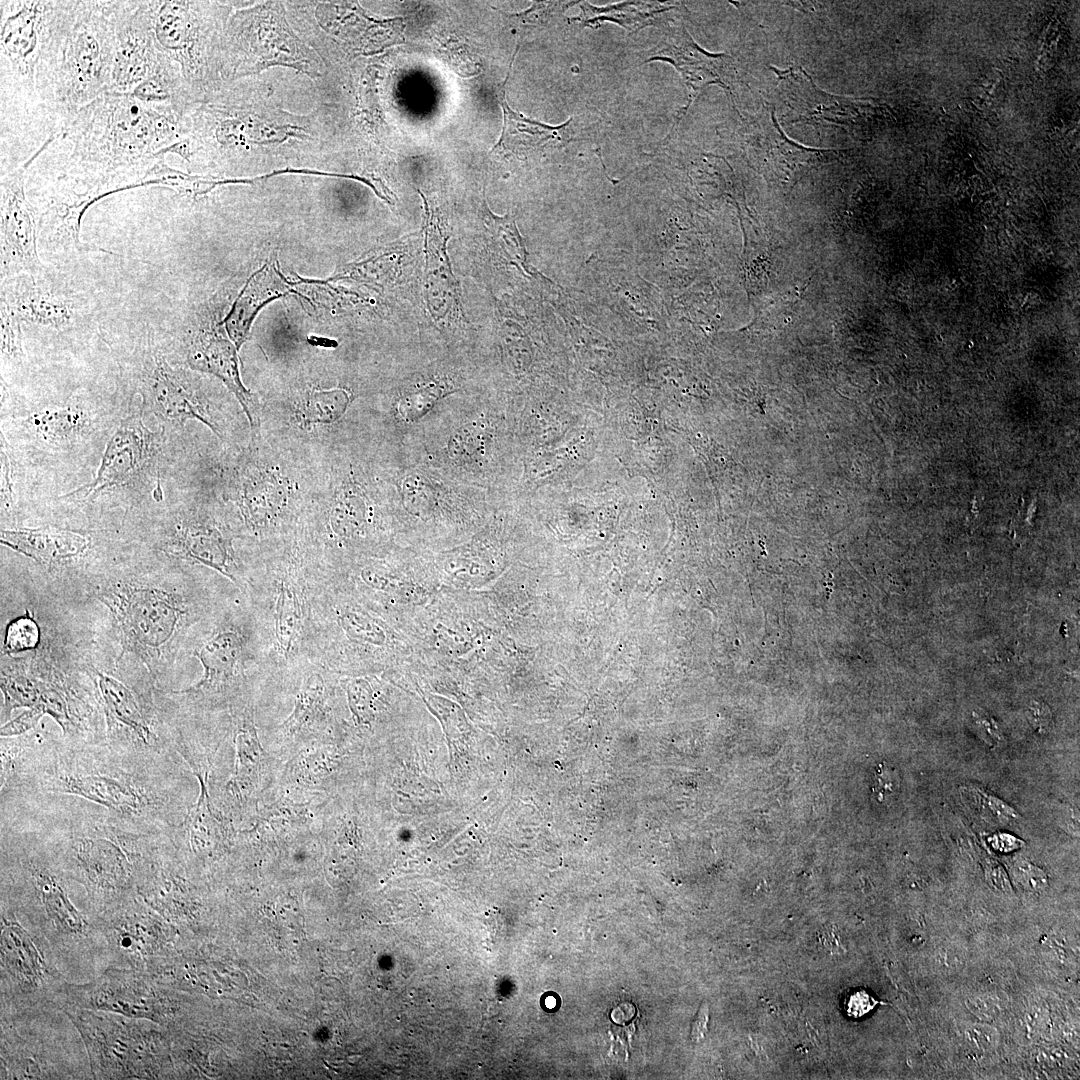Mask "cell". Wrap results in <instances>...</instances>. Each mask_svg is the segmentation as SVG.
<instances>
[{
	"instance_id": "50",
	"label": "cell",
	"mask_w": 1080,
	"mask_h": 1080,
	"mask_svg": "<svg viewBox=\"0 0 1080 1080\" xmlns=\"http://www.w3.org/2000/svg\"><path fill=\"white\" fill-rule=\"evenodd\" d=\"M989 881L998 889H1009V882L1005 872L1000 867H994L989 872Z\"/></svg>"
},
{
	"instance_id": "27",
	"label": "cell",
	"mask_w": 1080,
	"mask_h": 1080,
	"mask_svg": "<svg viewBox=\"0 0 1080 1080\" xmlns=\"http://www.w3.org/2000/svg\"><path fill=\"white\" fill-rule=\"evenodd\" d=\"M657 2H625L607 7H594L581 2V14L576 18L583 25L597 27L605 21L615 22L633 32L656 23L657 16L672 9Z\"/></svg>"
},
{
	"instance_id": "10",
	"label": "cell",
	"mask_w": 1080,
	"mask_h": 1080,
	"mask_svg": "<svg viewBox=\"0 0 1080 1080\" xmlns=\"http://www.w3.org/2000/svg\"><path fill=\"white\" fill-rule=\"evenodd\" d=\"M56 1H1V64L36 92V74Z\"/></svg>"
},
{
	"instance_id": "33",
	"label": "cell",
	"mask_w": 1080,
	"mask_h": 1080,
	"mask_svg": "<svg viewBox=\"0 0 1080 1080\" xmlns=\"http://www.w3.org/2000/svg\"><path fill=\"white\" fill-rule=\"evenodd\" d=\"M39 641V626L27 613L14 619L7 626L2 645V655H11L35 649Z\"/></svg>"
},
{
	"instance_id": "18",
	"label": "cell",
	"mask_w": 1080,
	"mask_h": 1080,
	"mask_svg": "<svg viewBox=\"0 0 1080 1080\" xmlns=\"http://www.w3.org/2000/svg\"><path fill=\"white\" fill-rule=\"evenodd\" d=\"M655 59L672 63L695 92L713 83L727 87L725 68L729 66V57L703 51L684 27L668 33L652 53L650 60Z\"/></svg>"
},
{
	"instance_id": "1",
	"label": "cell",
	"mask_w": 1080,
	"mask_h": 1080,
	"mask_svg": "<svg viewBox=\"0 0 1080 1080\" xmlns=\"http://www.w3.org/2000/svg\"><path fill=\"white\" fill-rule=\"evenodd\" d=\"M0 811L37 831L66 876L84 887L100 911L137 894L140 866L169 837L133 830L98 805L71 795L4 796Z\"/></svg>"
},
{
	"instance_id": "7",
	"label": "cell",
	"mask_w": 1080,
	"mask_h": 1080,
	"mask_svg": "<svg viewBox=\"0 0 1080 1080\" xmlns=\"http://www.w3.org/2000/svg\"><path fill=\"white\" fill-rule=\"evenodd\" d=\"M93 685L115 750L146 758L171 756L172 737L151 689L93 669Z\"/></svg>"
},
{
	"instance_id": "23",
	"label": "cell",
	"mask_w": 1080,
	"mask_h": 1080,
	"mask_svg": "<svg viewBox=\"0 0 1080 1080\" xmlns=\"http://www.w3.org/2000/svg\"><path fill=\"white\" fill-rule=\"evenodd\" d=\"M509 72L498 91V99L503 110V128L501 137L492 151L500 150L525 156L548 145H561L568 141L572 119L559 126H550L527 118L509 107L505 99V83Z\"/></svg>"
},
{
	"instance_id": "8",
	"label": "cell",
	"mask_w": 1080,
	"mask_h": 1080,
	"mask_svg": "<svg viewBox=\"0 0 1080 1080\" xmlns=\"http://www.w3.org/2000/svg\"><path fill=\"white\" fill-rule=\"evenodd\" d=\"M55 139L51 136L26 163L1 177V277L42 273L37 249V213L25 194L29 165Z\"/></svg>"
},
{
	"instance_id": "48",
	"label": "cell",
	"mask_w": 1080,
	"mask_h": 1080,
	"mask_svg": "<svg viewBox=\"0 0 1080 1080\" xmlns=\"http://www.w3.org/2000/svg\"><path fill=\"white\" fill-rule=\"evenodd\" d=\"M990 841L993 847L998 851L1006 852L1020 847V841L1018 839L1005 833L995 835Z\"/></svg>"
},
{
	"instance_id": "37",
	"label": "cell",
	"mask_w": 1080,
	"mask_h": 1080,
	"mask_svg": "<svg viewBox=\"0 0 1080 1080\" xmlns=\"http://www.w3.org/2000/svg\"><path fill=\"white\" fill-rule=\"evenodd\" d=\"M1013 875L1015 880L1029 892L1043 891L1048 883L1042 869L1022 858L1015 861Z\"/></svg>"
},
{
	"instance_id": "24",
	"label": "cell",
	"mask_w": 1080,
	"mask_h": 1080,
	"mask_svg": "<svg viewBox=\"0 0 1080 1080\" xmlns=\"http://www.w3.org/2000/svg\"><path fill=\"white\" fill-rule=\"evenodd\" d=\"M14 285L10 293L2 289L1 300L12 308L20 322L50 327L68 325L72 318L71 305L39 287L35 276L20 275Z\"/></svg>"
},
{
	"instance_id": "2",
	"label": "cell",
	"mask_w": 1080,
	"mask_h": 1080,
	"mask_svg": "<svg viewBox=\"0 0 1080 1080\" xmlns=\"http://www.w3.org/2000/svg\"><path fill=\"white\" fill-rule=\"evenodd\" d=\"M30 793L76 796L133 830L170 838L181 809L172 756L140 757L107 742L78 744L62 737L10 795Z\"/></svg>"
},
{
	"instance_id": "41",
	"label": "cell",
	"mask_w": 1080,
	"mask_h": 1080,
	"mask_svg": "<svg viewBox=\"0 0 1080 1080\" xmlns=\"http://www.w3.org/2000/svg\"><path fill=\"white\" fill-rule=\"evenodd\" d=\"M43 717L35 709H28L16 716L15 718L4 723L1 727L0 736H16L27 733L38 726L40 719Z\"/></svg>"
},
{
	"instance_id": "32",
	"label": "cell",
	"mask_w": 1080,
	"mask_h": 1080,
	"mask_svg": "<svg viewBox=\"0 0 1080 1080\" xmlns=\"http://www.w3.org/2000/svg\"><path fill=\"white\" fill-rule=\"evenodd\" d=\"M483 211L484 222L499 243L498 245L501 246L505 256L513 262L522 264L526 259V250L511 214L497 216L489 209L486 202H484Z\"/></svg>"
},
{
	"instance_id": "51",
	"label": "cell",
	"mask_w": 1080,
	"mask_h": 1080,
	"mask_svg": "<svg viewBox=\"0 0 1080 1080\" xmlns=\"http://www.w3.org/2000/svg\"><path fill=\"white\" fill-rule=\"evenodd\" d=\"M632 1007L633 1006H631V1005L624 1004V1012L623 1011L620 1012L618 1009H615L612 1014H616V1016L614 1015V1016H612V1018L614 1019L615 1022H618V1023L621 1022V1020L625 1021V1020L629 1019L634 1014V1009L629 1010Z\"/></svg>"
},
{
	"instance_id": "9",
	"label": "cell",
	"mask_w": 1080,
	"mask_h": 1080,
	"mask_svg": "<svg viewBox=\"0 0 1080 1080\" xmlns=\"http://www.w3.org/2000/svg\"><path fill=\"white\" fill-rule=\"evenodd\" d=\"M115 50L109 92L133 90L169 67L158 50L143 1H114Z\"/></svg>"
},
{
	"instance_id": "29",
	"label": "cell",
	"mask_w": 1080,
	"mask_h": 1080,
	"mask_svg": "<svg viewBox=\"0 0 1080 1080\" xmlns=\"http://www.w3.org/2000/svg\"><path fill=\"white\" fill-rule=\"evenodd\" d=\"M350 399L344 389L311 391L298 407L297 416L308 424L334 423L344 415Z\"/></svg>"
},
{
	"instance_id": "49",
	"label": "cell",
	"mask_w": 1080,
	"mask_h": 1080,
	"mask_svg": "<svg viewBox=\"0 0 1080 1080\" xmlns=\"http://www.w3.org/2000/svg\"><path fill=\"white\" fill-rule=\"evenodd\" d=\"M935 960L939 969H954L959 964L957 955L951 950L939 952Z\"/></svg>"
},
{
	"instance_id": "13",
	"label": "cell",
	"mask_w": 1080,
	"mask_h": 1080,
	"mask_svg": "<svg viewBox=\"0 0 1080 1080\" xmlns=\"http://www.w3.org/2000/svg\"><path fill=\"white\" fill-rule=\"evenodd\" d=\"M156 447V435L144 425L140 415L122 420L106 445L94 479L66 496L84 499L131 482L151 462Z\"/></svg>"
},
{
	"instance_id": "15",
	"label": "cell",
	"mask_w": 1080,
	"mask_h": 1080,
	"mask_svg": "<svg viewBox=\"0 0 1080 1080\" xmlns=\"http://www.w3.org/2000/svg\"><path fill=\"white\" fill-rule=\"evenodd\" d=\"M138 389L144 406L160 420L184 423L197 419L221 436L216 422L180 374L154 351L143 357Z\"/></svg>"
},
{
	"instance_id": "38",
	"label": "cell",
	"mask_w": 1080,
	"mask_h": 1080,
	"mask_svg": "<svg viewBox=\"0 0 1080 1080\" xmlns=\"http://www.w3.org/2000/svg\"><path fill=\"white\" fill-rule=\"evenodd\" d=\"M346 692L350 708L355 716L359 720H364L369 716L370 702H371V687L369 683L364 679H353L348 681L346 685Z\"/></svg>"
},
{
	"instance_id": "31",
	"label": "cell",
	"mask_w": 1080,
	"mask_h": 1080,
	"mask_svg": "<svg viewBox=\"0 0 1080 1080\" xmlns=\"http://www.w3.org/2000/svg\"><path fill=\"white\" fill-rule=\"evenodd\" d=\"M325 691V681L320 674L308 676L297 694L292 713L282 725L285 731L294 733L315 718L323 707Z\"/></svg>"
},
{
	"instance_id": "35",
	"label": "cell",
	"mask_w": 1080,
	"mask_h": 1080,
	"mask_svg": "<svg viewBox=\"0 0 1080 1080\" xmlns=\"http://www.w3.org/2000/svg\"><path fill=\"white\" fill-rule=\"evenodd\" d=\"M965 799L978 810L982 816H988L994 821L1006 823L1018 817L1017 812L998 797L983 791L980 788L968 787L963 791Z\"/></svg>"
},
{
	"instance_id": "5",
	"label": "cell",
	"mask_w": 1080,
	"mask_h": 1080,
	"mask_svg": "<svg viewBox=\"0 0 1080 1080\" xmlns=\"http://www.w3.org/2000/svg\"><path fill=\"white\" fill-rule=\"evenodd\" d=\"M98 599L113 616L123 651L138 656L151 673L191 616L180 593L155 583H111L98 592Z\"/></svg>"
},
{
	"instance_id": "20",
	"label": "cell",
	"mask_w": 1080,
	"mask_h": 1080,
	"mask_svg": "<svg viewBox=\"0 0 1080 1080\" xmlns=\"http://www.w3.org/2000/svg\"><path fill=\"white\" fill-rule=\"evenodd\" d=\"M306 585L282 576L273 586L271 630L274 648L283 660L296 655L308 622Z\"/></svg>"
},
{
	"instance_id": "26",
	"label": "cell",
	"mask_w": 1080,
	"mask_h": 1080,
	"mask_svg": "<svg viewBox=\"0 0 1080 1080\" xmlns=\"http://www.w3.org/2000/svg\"><path fill=\"white\" fill-rule=\"evenodd\" d=\"M284 292V286L272 275L259 272L239 296L224 320L229 337L238 349L245 341L248 329L259 308Z\"/></svg>"
},
{
	"instance_id": "16",
	"label": "cell",
	"mask_w": 1080,
	"mask_h": 1080,
	"mask_svg": "<svg viewBox=\"0 0 1080 1080\" xmlns=\"http://www.w3.org/2000/svg\"><path fill=\"white\" fill-rule=\"evenodd\" d=\"M164 550L181 559L207 566L242 586L231 540L213 522L186 520L178 524L165 543Z\"/></svg>"
},
{
	"instance_id": "11",
	"label": "cell",
	"mask_w": 1080,
	"mask_h": 1080,
	"mask_svg": "<svg viewBox=\"0 0 1080 1080\" xmlns=\"http://www.w3.org/2000/svg\"><path fill=\"white\" fill-rule=\"evenodd\" d=\"M70 995L77 1007L156 1023L168 1010L156 982L133 971L109 970L98 980L73 988Z\"/></svg>"
},
{
	"instance_id": "45",
	"label": "cell",
	"mask_w": 1080,
	"mask_h": 1080,
	"mask_svg": "<svg viewBox=\"0 0 1080 1080\" xmlns=\"http://www.w3.org/2000/svg\"><path fill=\"white\" fill-rule=\"evenodd\" d=\"M12 471L10 459L4 442L1 439V503L2 507L12 505Z\"/></svg>"
},
{
	"instance_id": "40",
	"label": "cell",
	"mask_w": 1080,
	"mask_h": 1080,
	"mask_svg": "<svg viewBox=\"0 0 1080 1080\" xmlns=\"http://www.w3.org/2000/svg\"><path fill=\"white\" fill-rule=\"evenodd\" d=\"M964 1038L971 1046L982 1051H988L998 1044L999 1033L988 1024L973 1023L965 1028Z\"/></svg>"
},
{
	"instance_id": "19",
	"label": "cell",
	"mask_w": 1080,
	"mask_h": 1080,
	"mask_svg": "<svg viewBox=\"0 0 1080 1080\" xmlns=\"http://www.w3.org/2000/svg\"><path fill=\"white\" fill-rule=\"evenodd\" d=\"M0 952L5 975L22 991L44 988L50 972L42 951L12 913H2Z\"/></svg>"
},
{
	"instance_id": "22",
	"label": "cell",
	"mask_w": 1080,
	"mask_h": 1080,
	"mask_svg": "<svg viewBox=\"0 0 1080 1080\" xmlns=\"http://www.w3.org/2000/svg\"><path fill=\"white\" fill-rule=\"evenodd\" d=\"M61 737L39 727L21 735L1 737L0 796L21 790L44 755Z\"/></svg>"
},
{
	"instance_id": "42",
	"label": "cell",
	"mask_w": 1080,
	"mask_h": 1080,
	"mask_svg": "<svg viewBox=\"0 0 1080 1080\" xmlns=\"http://www.w3.org/2000/svg\"><path fill=\"white\" fill-rule=\"evenodd\" d=\"M966 1006L971 1013L984 1021H990L996 1018L1001 1012L1000 1002L995 996L989 994L969 998L966 1001Z\"/></svg>"
},
{
	"instance_id": "39",
	"label": "cell",
	"mask_w": 1080,
	"mask_h": 1080,
	"mask_svg": "<svg viewBox=\"0 0 1080 1080\" xmlns=\"http://www.w3.org/2000/svg\"><path fill=\"white\" fill-rule=\"evenodd\" d=\"M899 789L898 776L892 768L884 763L880 764L875 772L873 793L878 802L883 803L892 800Z\"/></svg>"
},
{
	"instance_id": "34",
	"label": "cell",
	"mask_w": 1080,
	"mask_h": 1080,
	"mask_svg": "<svg viewBox=\"0 0 1080 1080\" xmlns=\"http://www.w3.org/2000/svg\"><path fill=\"white\" fill-rule=\"evenodd\" d=\"M445 389L438 385H428L403 396L397 403L399 418L412 423L423 417L444 396Z\"/></svg>"
},
{
	"instance_id": "17",
	"label": "cell",
	"mask_w": 1080,
	"mask_h": 1080,
	"mask_svg": "<svg viewBox=\"0 0 1080 1080\" xmlns=\"http://www.w3.org/2000/svg\"><path fill=\"white\" fill-rule=\"evenodd\" d=\"M236 350L217 329H204L189 347L188 363L195 370L219 378L237 397L252 429H257L260 422L259 403L241 382Z\"/></svg>"
},
{
	"instance_id": "44",
	"label": "cell",
	"mask_w": 1080,
	"mask_h": 1080,
	"mask_svg": "<svg viewBox=\"0 0 1080 1080\" xmlns=\"http://www.w3.org/2000/svg\"><path fill=\"white\" fill-rule=\"evenodd\" d=\"M974 724L982 739L989 745L997 746L1003 742L1002 732L996 721L989 717L974 713Z\"/></svg>"
},
{
	"instance_id": "6",
	"label": "cell",
	"mask_w": 1080,
	"mask_h": 1080,
	"mask_svg": "<svg viewBox=\"0 0 1080 1080\" xmlns=\"http://www.w3.org/2000/svg\"><path fill=\"white\" fill-rule=\"evenodd\" d=\"M64 1012L80 1033L95 1078H157L164 1057L161 1035L146 1024L70 1006Z\"/></svg>"
},
{
	"instance_id": "25",
	"label": "cell",
	"mask_w": 1080,
	"mask_h": 1080,
	"mask_svg": "<svg viewBox=\"0 0 1080 1080\" xmlns=\"http://www.w3.org/2000/svg\"><path fill=\"white\" fill-rule=\"evenodd\" d=\"M285 481L269 471H258L243 484L240 507L248 526L262 529L283 512L288 498Z\"/></svg>"
},
{
	"instance_id": "43",
	"label": "cell",
	"mask_w": 1080,
	"mask_h": 1080,
	"mask_svg": "<svg viewBox=\"0 0 1080 1080\" xmlns=\"http://www.w3.org/2000/svg\"><path fill=\"white\" fill-rule=\"evenodd\" d=\"M1026 717L1039 733H1046L1052 727V713L1049 707L1038 700H1032L1026 709Z\"/></svg>"
},
{
	"instance_id": "14",
	"label": "cell",
	"mask_w": 1080,
	"mask_h": 1080,
	"mask_svg": "<svg viewBox=\"0 0 1080 1080\" xmlns=\"http://www.w3.org/2000/svg\"><path fill=\"white\" fill-rule=\"evenodd\" d=\"M102 912L107 938L116 954L136 966L157 961L168 937L159 913L137 894Z\"/></svg>"
},
{
	"instance_id": "28",
	"label": "cell",
	"mask_w": 1080,
	"mask_h": 1080,
	"mask_svg": "<svg viewBox=\"0 0 1080 1080\" xmlns=\"http://www.w3.org/2000/svg\"><path fill=\"white\" fill-rule=\"evenodd\" d=\"M87 414L75 406L52 407L31 414L30 428L49 443H65L76 439L88 425Z\"/></svg>"
},
{
	"instance_id": "36",
	"label": "cell",
	"mask_w": 1080,
	"mask_h": 1080,
	"mask_svg": "<svg viewBox=\"0 0 1080 1080\" xmlns=\"http://www.w3.org/2000/svg\"><path fill=\"white\" fill-rule=\"evenodd\" d=\"M21 354V322L12 308L5 301L1 300L2 358L19 357Z\"/></svg>"
},
{
	"instance_id": "3",
	"label": "cell",
	"mask_w": 1080,
	"mask_h": 1080,
	"mask_svg": "<svg viewBox=\"0 0 1080 1080\" xmlns=\"http://www.w3.org/2000/svg\"><path fill=\"white\" fill-rule=\"evenodd\" d=\"M181 130L174 105L108 92L79 109L58 134L68 148V171L109 195L144 186L149 170L182 141Z\"/></svg>"
},
{
	"instance_id": "21",
	"label": "cell",
	"mask_w": 1080,
	"mask_h": 1080,
	"mask_svg": "<svg viewBox=\"0 0 1080 1080\" xmlns=\"http://www.w3.org/2000/svg\"><path fill=\"white\" fill-rule=\"evenodd\" d=\"M0 542L47 566L74 559L90 545V539L84 534L59 528L2 529Z\"/></svg>"
},
{
	"instance_id": "4",
	"label": "cell",
	"mask_w": 1080,
	"mask_h": 1080,
	"mask_svg": "<svg viewBox=\"0 0 1080 1080\" xmlns=\"http://www.w3.org/2000/svg\"><path fill=\"white\" fill-rule=\"evenodd\" d=\"M114 1H56L36 74V95L62 128L110 89ZM59 131V132H60Z\"/></svg>"
},
{
	"instance_id": "12",
	"label": "cell",
	"mask_w": 1080,
	"mask_h": 1080,
	"mask_svg": "<svg viewBox=\"0 0 1080 1080\" xmlns=\"http://www.w3.org/2000/svg\"><path fill=\"white\" fill-rule=\"evenodd\" d=\"M246 653L245 632L233 624L219 626L194 651L203 668L200 680L187 689L171 694L193 703L213 704L221 701L239 681Z\"/></svg>"
},
{
	"instance_id": "47",
	"label": "cell",
	"mask_w": 1080,
	"mask_h": 1080,
	"mask_svg": "<svg viewBox=\"0 0 1080 1080\" xmlns=\"http://www.w3.org/2000/svg\"><path fill=\"white\" fill-rule=\"evenodd\" d=\"M707 1022H708V1010H707V1006L703 1005L701 1007V1009L699 1010V1012H698V1014H697V1016L695 1018V1021H694L693 1025H692L691 1036H692L693 1040L698 1041V1040H700L701 1038L704 1037V1035L706 1033V1030H707L706 1029Z\"/></svg>"
},
{
	"instance_id": "46",
	"label": "cell",
	"mask_w": 1080,
	"mask_h": 1080,
	"mask_svg": "<svg viewBox=\"0 0 1080 1080\" xmlns=\"http://www.w3.org/2000/svg\"><path fill=\"white\" fill-rule=\"evenodd\" d=\"M847 1003H857V1005L848 1007V1012L852 1016L857 1017L869 1011L873 1007V1003H875V1001H873L871 997L864 992H856L848 998Z\"/></svg>"
},
{
	"instance_id": "30",
	"label": "cell",
	"mask_w": 1080,
	"mask_h": 1080,
	"mask_svg": "<svg viewBox=\"0 0 1080 1080\" xmlns=\"http://www.w3.org/2000/svg\"><path fill=\"white\" fill-rule=\"evenodd\" d=\"M367 506L364 498L351 489L342 491L330 511L329 524L332 532L340 538H350L364 526Z\"/></svg>"
}]
</instances>
